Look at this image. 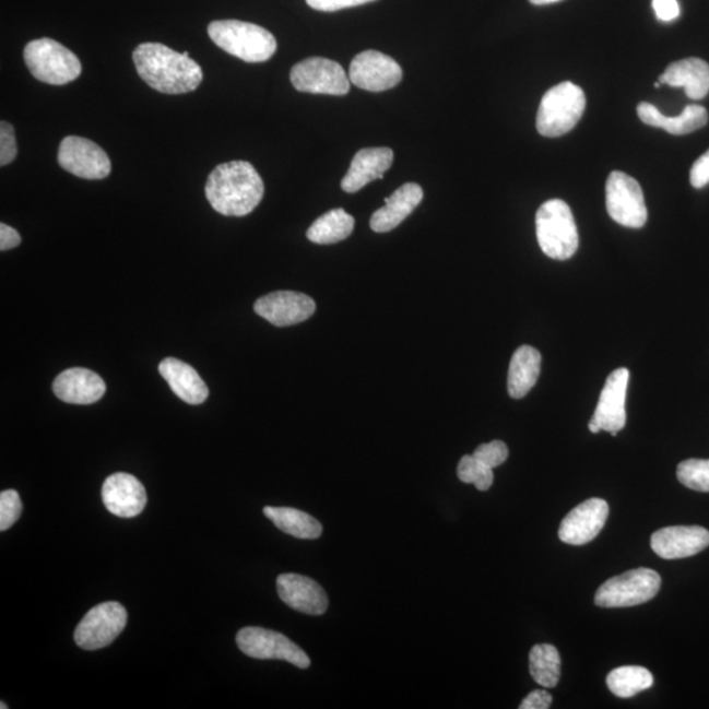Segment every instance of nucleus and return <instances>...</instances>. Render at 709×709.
I'll return each instance as SVG.
<instances>
[{"mask_svg": "<svg viewBox=\"0 0 709 709\" xmlns=\"http://www.w3.org/2000/svg\"><path fill=\"white\" fill-rule=\"evenodd\" d=\"M355 220L342 208L322 214L307 232L310 243L331 245L341 243L354 232Z\"/></svg>", "mask_w": 709, "mask_h": 709, "instance_id": "nucleus-28", "label": "nucleus"}, {"mask_svg": "<svg viewBox=\"0 0 709 709\" xmlns=\"http://www.w3.org/2000/svg\"><path fill=\"white\" fill-rule=\"evenodd\" d=\"M237 643L238 648L251 659L287 661L300 669L310 666L308 654L288 637L275 630L259 627L243 628L237 635Z\"/></svg>", "mask_w": 709, "mask_h": 709, "instance_id": "nucleus-10", "label": "nucleus"}, {"mask_svg": "<svg viewBox=\"0 0 709 709\" xmlns=\"http://www.w3.org/2000/svg\"><path fill=\"white\" fill-rule=\"evenodd\" d=\"M542 368V355L536 348L522 346L512 355L507 377V390L516 400L523 399L535 387Z\"/></svg>", "mask_w": 709, "mask_h": 709, "instance_id": "nucleus-26", "label": "nucleus"}, {"mask_svg": "<svg viewBox=\"0 0 709 709\" xmlns=\"http://www.w3.org/2000/svg\"><path fill=\"white\" fill-rule=\"evenodd\" d=\"M587 108V96L581 87L564 82L552 87L540 103L536 128L544 137H559L570 132Z\"/></svg>", "mask_w": 709, "mask_h": 709, "instance_id": "nucleus-5", "label": "nucleus"}, {"mask_svg": "<svg viewBox=\"0 0 709 709\" xmlns=\"http://www.w3.org/2000/svg\"><path fill=\"white\" fill-rule=\"evenodd\" d=\"M208 35L218 48L245 62H265L275 55L276 38L257 24L217 21L208 25Z\"/></svg>", "mask_w": 709, "mask_h": 709, "instance_id": "nucleus-3", "label": "nucleus"}, {"mask_svg": "<svg viewBox=\"0 0 709 709\" xmlns=\"http://www.w3.org/2000/svg\"><path fill=\"white\" fill-rule=\"evenodd\" d=\"M24 61L37 81L63 86L82 74V63L73 51L45 37L27 44Z\"/></svg>", "mask_w": 709, "mask_h": 709, "instance_id": "nucleus-6", "label": "nucleus"}, {"mask_svg": "<svg viewBox=\"0 0 709 709\" xmlns=\"http://www.w3.org/2000/svg\"><path fill=\"white\" fill-rule=\"evenodd\" d=\"M637 115L641 121L649 127L665 129L667 133L683 135L695 132L707 126V109L701 106H687L680 116L667 117L662 115L653 104L640 103L637 107Z\"/></svg>", "mask_w": 709, "mask_h": 709, "instance_id": "nucleus-25", "label": "nucleus"}, {"mask_svg": "<svg viewBox=\"0 0 709 709\" xmlns=\"http://www.w3.org/2000/svg\"><path fill=\"white\" fill-rule=\"evenodd\" d=\"M263 179L249 162L221 164L210 174L205 197L213 210L227 217H244L262 201Z\"/></svg>", "mask_w": 709, "mask_h": 709, "instance_id": "nucleus-2", "label": "nucleus"}, {"mask_svg": "<svg viewBox=\"0 0 709 709\" xmlns=\"http://www.w3.org/2000/svg\"><path fill=\"white\" fill-rule=\"evenodd\" d=\"M653 9L657 19L662 22H672L681 14V9L676 0H653Z\"/></svg>", "mask_w": 709, "mask_h": 709, "instance_id": "nucleus-38", "label": "nucleus"}, {"mask_svg": "<svg viewBox=\"0 0 709 709\" xmlns=\"http://www.w3.org/2000/svg\"><path fill=\"white\" fill-rule=\"evenodd\" d=\"M661 589V577L655 570L639 568L604 582L595 594L596 606L623 608L652 601Z\"/></svg>", "mask_w": 709, "mask_h": 709, "instance_id": "nucleus-7", "label": "nucleus"}, {"mask_svg": "<svg viewBox=\"0 0 709 709\" xmlns=\"http://www.w3.org/2000/svg\"><path fill=\"white\" fill-rule=\"evenodd\" d=\"M458 476L464 484H473L481 492L489 491L494 481L492 468L481 463L473 454L461 458Z\"/></svg>", "mask_w": 709, "mask_h": 709, "instance_id": "nucleus-32", "label": "nucleus"}, {"mask_svg": "<svg viewBox=\"0 0 709 709\" xmlns=\"http://www.w3.org/2000/svg\"><path fill=\"white\" fill-rule=\"evenodd\" d=\"M23 511V504L15 491L0 494V531H8L14 525Z\"/></svg>", "mask_w": 709, "mask_h": 709, "instance_id": "nucleus-33", "label": "nucleus"}, {"mask_svg": "<svg viewBox=\"0 0 709 709\" xmlns=\"http://www.w3.org/2000/svg\"><path fill=\"white\" fill-rule=\"evenodd\" d=\"M370 2H375V0H307L309 8L323 12H335L344 9L357 8V5Z\"/></svg>", "mask_w": 709, "mask_h": 709, "instance_id": "nucleus-36", "label": "nucleus"}, {"mask_svg": "<svg viewBox=\"0 0 709 709\" xmlns=\"http://www.w3.org/2000/svg\"><path fill=\"white\" fill-rule=\"evenodd\" d=\"M607 686L619 698H633L653 686V675L642 666H622L608 674Z\"/></svg>", "mask_w": 709, "mask_h": 709, "instance_id": "nucleus-30", "label": "nucleus"}, {"mask_svg": "<svg viewBox=\"0 0 709 709\" xmlns=\"http://www.w3.org/2000/svg\"><path fill=\"white\" fill-rule=\"evenodd\" d=\"M530 672L540 686L556 687L562 674V659L556 647L551 643L533 647L530 652Z\"/></svg>", "mask_w": 709, "mask_h": 709, "instance_id": "nucleus-29", "label": "nucleus"}, {"mask_svg": "<svg viewBox=\"0 0 709 709\" xmlns=\"http://www.w3.org/2000/svg\"><path fill=\"white\" fill-rule=\"evenodd\" d=\"M291 82L300 93L342 96L348 94L350 78L335 61L322 57L307 58L291 70Z\"/></svg>", "mask_w": 709, "mask_h": 709, "instance_id": "nucleus-11", "label": "nucleus"}, {"mask_svg": "<svg viewBox=\"0 0 709 709\" xmlns=\"http://www.w3.org/2000/svg\"><path fill=\"white\" fill-rule=\"evenodd\" d=\"M610 507L606 500L591 498L578 505L559 525L558 537L569 545H584L594 540L607 522Z\"/></svg>", "mask_w": 709, "mask_h": 709, "instance_id": "nucleus-15", "label": "nucleus"}, {"mask_svg": "<svg viewBox=\"0 0 709 709\" xmlns=\"http://www.w3.org/2000/svg\"><path fill=\"white\" fill-rule=\"evenodd\" d=\"M253 310L273 327L285 328L309 320L315 315L316 303L298 292L279 291L260 297Z\"/></svg>", "mask_w": 709, "mask_h": 709, "instance_id": "nucleus-14", "label": "nucleus"}, {"mask_svg": "<svg viewBox=\"0 0 709 709\" xmlns=\"http://www.w3.org/2000/svg\"><path fill=\"white\" fill-rule=\"evenodd\" d=\"M159 374L173 392L190 405H200L210 395L205 382L190 364L175 357H167L159 364Z\"/></svg>", "mask_w": 709, "mask_h": 709, "instance_id": "nucleus-23", "label": "nucleus"}, {"mask_svg": "<svg viewBox=\"0 0 709 709\" xmlns=\"http://www.w3.org/2000/svg\"><path fill=\"white\" fill-rule=\"evenodd\" d=\"M277 594L288 607L308 615H323L329 598L320 584L300 575H282L276 581Z\"/></svg>", "mask_w": 709, "mask_h": 709, "instance_id": "nucleus-19", "label": "nucleus"}, {"mask_svg": "<svg viewBox=\"0 0 709 709\" xmlns=\"http://www.w3.org/2000/svg\"><path fill=\"white\" fill-rule=\"evenodd\" d=\"M557 2H562V0H530V3L535 5H544V4H551Z\"/></svg>", "mask_w": 709, "mask_h": 709, "instance_id": "nucleus-41", "label": "nucleus"}, {"mask_svg": "<svg viewBox=\"0 0 709 709\" xmlns=\"http://www.w3.org/2000/svg\"><path fill=\"white\" fill-rule=\"evenodd\" d=\"M676 477L688 489L709 493V460L688 459L682 461L676 470Z\"/></svg>", "mask_w": 709, "mask_h": 709, "instance_id": "nucleus-31", "label": "nucleus"}, {"mask_svg": "<svg viewBox=\"0 0 709 709\" xmlns=\"http://www.w3.org/2000/svg\"><path fill=\"white\" fill-rule=\"evenodd\" d=\"M606 206L615 223L640 229L647 224L648 210L637 180L622 172L611 173L606 185Z\"/></svg>", "mask_w": 709, "mask_h": 709, "instance_id": "nucleus-9", "label": "nucleus"}, {"mask_svg": "<svg viewBox=\"0 0 709 709\" xmlns=\"http://www.w3.org/2000/svg\"><path fill=\"white\" fill-rule=\"evenodd\" d=\"M589 430H590L591 433H593V434H598V433L602 432L601 428L598 427V426L595 425V423H593V422H590V423H589Z\"/></svg>", "mask_w": 709, "mask_h": 709, "instance_id": "nucleus-42", "label": "nucleus"}, {"mask_svg": "<svg viewBox=\"0 0 709 709\" xmlns=\"http://www.w3.org/2000/svg\"><path fill=\"white\" fill-rule=\"evenodd\" d=\"M394 154L389 147H368L357 152L342 180V190L347 193L361 191L376 179H382L393 164Z\"/></svg>", "mask_w": 709, "mask_h": 709, "instance_id": "nucleus-21", "label": "nucleus"}, {"mask_svg": "<svg viewBox=\"0 0 709 709\" xmlns=\"http://www.w3.org/2000/svg\"><path fill=\"white\" fill-rule=\"evenodd\" d=\"M689 181L698 190L709 185V151L695 162L692 173H689Z\"/></svg>", "mask_w": 709, "mask_h": 709, "instance_id": "nucleus-37", "label": "nucleus"}, {"mask_svg": "<svg viewBox=\"0 0 709 709\" xmlns=\"http://www.w3.org/2000/svg\"><path fill=\"white\" fill-rule=\"evenodd\" d=\"M423 190L420 185H403L386 199V205L370 217V229L376 233H388L395 229L403 220L421 204Z\"/></svg>", "mask_w": 709, "mask_h": 709, "instance_id": "nucleus-22", "label": "nucleus"}, {"mask_svg": "<svg viewBox=\"0 0 709 709\" xmlns=\"http://www.w3.org/2000/svg\"><path fill=\"white\" fill-rule=\"evenodd\" d=\"M536 236L546 257L568 260L580 245L574 213L563 200H550L536 213Z\"/></svg>", "mask_w": 709, "mask_h": 709, "instance_id": "nucleus-4", "label": "nucleus"}, {"mask_svg": "<svg viewBox=\"0 0 709 709\" xmlns=\"http://www.w3.org/2000/svg\"><path fill=\"white\" fill-rule=\"evenodd\" d=\"M22 238L15 229L5 224H0V250H11L21 245Z\"/></svg>", "mask_w": 709, "mask_h": 709, "instance_id": "nucleus-40", "label": "nucleus"}, {"mask_svg": "<svg viewBox=\"0 0 709 709\" xmlns=\"http://www.w3.org/2000/svg\"><path fill=\"white\" fill-rule=\"evenodd\" d=\"M473 457L494 470V468L503 465L509 458V448L504 441L493 440L491 444L477 447V450L473 452Z\"/></svg>", "mask_w": 709, "mask_h": 709, "instance_id": "nucleus-34", "label": "nucleus"}, {"mask_svg": "<svg viewBox=\"0 0 709 709\" xmlns=\"http://www.w3.org/2000/svg\"><path fill=\"white\" fill-rule=\"evenodd\" d=\"M58 164L75 177L90 180L107 178L113 170L107 153L95 142L78 135L62 140Z\"/></svg>", "mask_w": 709, "mask_h": 709, "instance_id": "nucleus-12", "label": "nucleus"}, {"mask_svg": "<svg viewBox=\"0 0 709 709\" xmlns=\"http://www.w3.org/2000/svg\"><path fill=\"white\" fill-rule=\"evenodd\" d=\"M348 78L356 87L370 93H381L401 82L402 69L393 58L381 51L366 50L351 62Z\"/></svg>", "mask_w": 709, "mask_h": 709, "instance_id": "nucleus-13", "label": "nucleus"}, {"mask_svg": "<svg viewBox=\"0 0 709 709\" xmlns=\"http://www.w3.org/2000/svg\"><path fill=\"white\" fill-rule=\"evenodd\" d=\"M661 84L685 87L689 99L699 101L709 93V64L700 58H686L669 64L660 76Z\"/></svg>", "mask_w": 709, "mask_h": 709, "instance_id": "nucleus-24", "label": "nucleus"}, {"mask_svg": "<svg viewBox=\"0 0 709 709\" xmlns=\"http://www.w3.org/2000/svg\"><path fill=\"white\" fill-rule=\"evenodd\" d=\"M128 622L127 610L117 602L97 604L78 624L74 639L84 650L106 648L119 637Z\"/></svg>", "mask_w": 709, "mask_h": 709, "instance_id": "nucleus-8", "label": "nucleus"}, {"mask_svg": "<svg viewBox=\"0 0 709 709\" xmlns=\"http://www.w3.org/2000/svg\"><path fill=\"white\" fill-rule=\"evenodd\" d=\"M0 708H2V709H4V708H5V709H8V708H9V706H8V705H5V702H2V706H0Z\"/></svg>", "mask_w": 709, "mask_h": 709, "instance_id": "nucleus-43", "label": "nucleus"}, {"mask_svg": "<svg viewBox=\"0 0 709 709\" xmlns=\"http://www.w3.org/2000/svg\"><path fill=\"white\" fill-rule=\"evenodd\" d=\"M102 498L107 510L120 518L140 516L147 504L144 485L129 473H115L104 481Z\"/></svg>", "mask_w": 709, "mask_h": 709, "instance_id": "nucleus-18", "label": "nucleus"}, {"mask_svg": "<svg viewBox=\"0 0 709 709\" xmlns=\"http://www.w3.org/2000/svg\"><path fill=\"white\" fill-rule=\"evenodd\" d=\"M552 695L545 689H535L527 696L519 706L520 709H548L552 705Z\"/></svg>", "mask_w": 709, "mask_h": 709, "instance_id": "nucleus-39", "label": "nucleus"}, {"mask_svg": "<svg viewBox=\"0 0 709 709\" xmlns=\"http://www.w3.org/2000/svg\"><path fill=\"white\" fill-rule=\"evenodd\" d=\"M17 146L14 127L8 121L0 122V165L8 166L16 158Z\"/></svg>", "mask_w": 709, "mask_h": 709, "instance_id": "nucleus-35", "label": "nucleus"}, {"mask_svg": "<svg viewBox=\"0 0 709 709\" xmlns=\"http://www.w3.org/2000/svg\"><path fill=\"white\" fill-rule=\"evenodd\" d=\"M264 516L288 535L314 540L322 535V524L309 513L292 509V507H264Z\"/></svg>", "mask_w": 709, "mask_h": 709, "instance_id": "nucleus-27", "label": "nucleus"}, {"mask_svg": "<svg viewBox=\"0 0 709 709\" xmlns=\"http://www.w3.org/2000/svg\"><path fill=\"white\" fill-rule=\"evenodd\" d=\"M106 382L93 370L70 368L57 376L54 392L63 402L73 405H91L106 393Z\"/></svg>", "mask_w": 709, "mask_h": 709, "instance_id": "nucleus-20", "label": "nucleus"}, {"mask_svg": "<svg viewBox=\"0 0 709 709\" xmlns=\"http://www.w3.org/2000/svg\"><path fill=\"white\" fill-rule=\"evenodd\" d=\"M139 75L159 93L179 95L191 93L203 82V70L188 51H178L164 44L145 43L133 51Z\"/></svg>", "mask_w": 709, "mask_h": 709, "instance_id": "nucleus-1", "label": "nucleus"}, {"mask_svg": "<svg viewBox=\"0 0 709 709\" xmlns=\"http://www.w3.org/2000/svg\"><path fill=\"white\" fill-rule=\"evenodd\" d=\"M650 545L661 558L692 557L708 548L709 531L700 525L665 527L653 533Z\"/></svg>", "mask_w": 709, "mask_h": 709, "instance_id": "nucleus-17", "label": "nucleus"}, {"mask_svg": "<svg viewBox=\"0 0 709 709\" xmlns=\"http://www.w3.org/2000/svg\"><path fill=\"white\" fill-rule=\"evenodd\" d=\"M629 382V370L619 368L607 377L604 383L600 402L590 422L595 423L603 432L613 437L622 432L627 423L626 400Z\"/></svg>", "mask_w": 709, "mask_h": 709, "instance_id": "nucleus-16", "label": "nucleus"}]
</instances>
